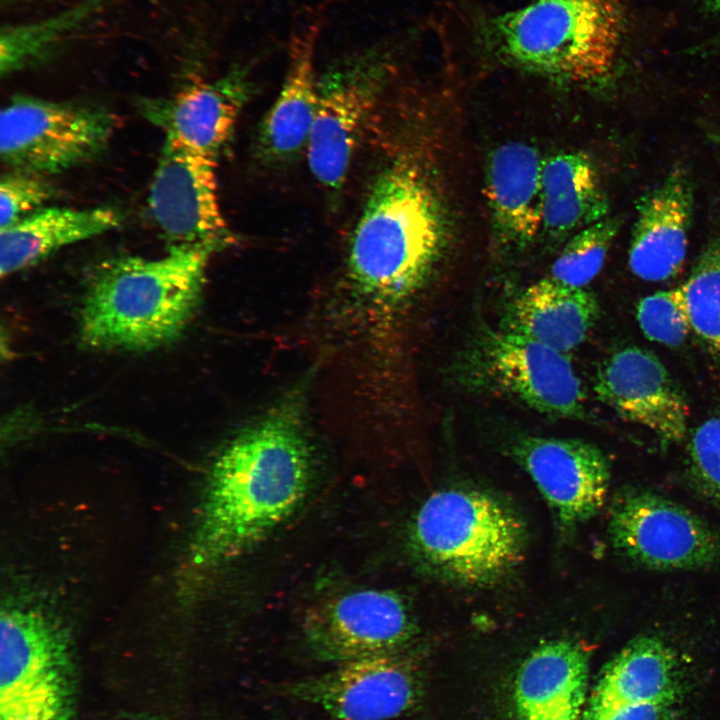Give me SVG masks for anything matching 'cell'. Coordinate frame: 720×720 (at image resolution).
<instances>
[{
  "mask_svg": "<svg viewBox=\"0 0 720 720\" xmlns=\"http://www.w3.org/2000/svg\"><path fill=\"white\" fill-rule=\"evenodd\" d=\"M55 192L46 175L10 168L0 179V229L44 208Z\"/></svg>",
  "mask_w": 720,
  "mask_h": 720,
  "instance_id": "f1b7e54d",
  "label": "cell"
},
{
  "mask_svg": "<svg viewBox=\"0 0 720 720\" xmlns=\"http://www.w3.org/2000/svg\"><path fill=\"white\" fill-rule=\"evenodd\" d=\"M636 318L649 340L671 347L680 346L691 330L678 287L642 298L636 307Z\"/></svg>",
  "mask_w": 720,
  "mask_h": 720,
  "instance_id": "83f0119b",
  "label": "cell"
},
{
  "mask_svg": "<svg viewBox=\"0 0 720 720\" xmlns=\"http://www.w3.org/2000/svg\"><path fill=\"white\" fill-rule=\"evenodd\" d=\"M122 218L119 210L107 206L44 207L0 229V275L10 276L63 247L114 230Z\"/></svg>",
  "mask_w": 720,
  "mask_h": 720,
  "instance_id": "7402d4cb",
  "label": "cell"
},
{
  "mask_svg": "<svg viewBox=\"0 0 720 720\" xmlns=\"http://www.w3.org/2000/svg\"><path fill=\"white\" fill-rule=\"evenodd\" d=\"M69 634L46 608L8 603L0 618V720H69L75 700Z\"/></svg>",
  "mask_w": 720,
  "mask_h": 720,
  "instance_id": "52a82bcc",
  "label": "cell"
},
{
  "mask_svg": "<svg viewBox=\"0 0 720 720\" xmlns=\"http://www.w3.org/2000/svg\"><path fill=\"white\" fill-rule=\"evenodd\" d=\"M679 689L674 652L659 638L646 635L629 642L609 661L589 700L673 705Z\"/></svg>",
  "mask_w": 720,
  "mask_h": 720,
  "instance_id": "cb8c5ba5",
  "label": "cell"
},
{
  "mask_svg": "<svg viewBox=\"0 0 720 720\" xmlns=\"http://www.w3.org/2000/svg\"><path fill=\"white\" fill-rule=\"evenodd\" d=\"M374 95V80L358 68L333 73L318 85L306 151L313 176L326 188L342 186Z\"/></svg>",
  "mask_w": 720,
  "mask_h": 720,
  "instance_id": "e0dca14e",
  "label": "cell"
},
{
  "mask_svg": "<svg viewBox=\"0 0 720 720\" xmlns=\"http://www.w3.org/2000/svg\"><path fill=\"white\" fill-rule=\"evenodd\" d=\"M583 720H672V705L589 700Z\"/></svg>",
  "mask_w": 720,
  "mask_h": 720,
  "instance_id": "4dcf8cb0",
  "label": "cell"
},
{
  "mask_svg": "<svg viewBox=\"0 0 720 720\" xmlns=\"http://www.w3.org/2000/svg\"><path fill=\"white\" fill-rule=\"evenodd\" d=\"M218 249L170 246L158 258L122 255L100 263L80 307L81 343L96 350L150 351L182 336L202 298Z\"/></svg>",
  "mask_w": 720,
  "mask_h": 720,
  "instance_id": "7a4b0ae2",
  "label": "cell"
},
{
  "mask_svg": "<svg viewBox=\"0 0 720 720\" xmlns=\"http://www.w3.org/2000/svg\"><path fill=\"white\" fill-rule=\"evenodd\" d=\"M113 0H81L47 18L3 26L0 72L9 76L47 58L74 32Z\"/></svg>",
  "mask_w": 720,
  "mask_h": 720,
  "instance_id": "d4e9b609",
  "label": "cell"
},
{
  "mask_svg": "<svg viewBox=\"0 0 720 720\" xmlns=\"http://www.w3.org/2000/svg\"><path fill=\"white\" fill-rule=\"evenodd\" d=\"M451 371L468 391L513 400L550 418L584 416L586 396L569 354L504 326L481 328Z\"/></svg>",
  "mask_w": 720,
  "mask_h": 720,
  "instance_id": "8992f818",
  "label": "cell"
},
{
  "mask_svg": "<svg viewBox=\"0 0 720 720\" xmlns=\"http://www.w3.org/2000/svg\"><path fill=\"white\" fill-rule=\"evenodd\" d=\"M688 451L697 483L720 503V416L705 420L693 430Z\"/></svg>",
  "mask_w": 720,
  "mask_h": 720,
  "instance_id": "f546056e",
  "label": "cell"
},
{
  "mask_svg": "<svg viewBox=\"0 0 720 720\" xmlns=\"http://www.w3.org/2000/svg\"><path fill=\"white\" fill-rule=\"evenodd\" d=\"M305 424L304 400L292 392L218 452L188 552L195 575L254 548L302 503L313 476Z\"/></svg>",
  "mask_w": 720,
  "mask_h": 720,
  "instance_id": "6da1fadb",
  "label": "cell"
},
{
  "mask_svg": "<svg viewBox=\"0 0 720 720\" xmlns=\"http://www.w3.org/2000/svg\"><path fill=\"white\" fill-rule=\"evenodd\" d=\"M321 25L313 11L293 24L286 78L261 127L262 145L273 157L287 158L306 147L318 101L314 52Z\"/></svg>",
  "mask_w": 720,
  "mask_h": 720,
  "instance_id": "ffe728a7",
  "label": "cell"
},
{
  "mask_svg": "<svg viewBox=\"0 0 720 720\" xmlns=\"http://www.w3.org/2000/svg\"><path fill=\"white\" fill-rule=\"evenodd\" d=\"M291 691L338 720H388L411 708L418 684L410 666L391 653L339 663Z\"/></svg>",
  "mask_w": 720,
  "mask_h": 720,
  "instance_id": "5bb4252c",
  "label": "cell"
},
{
  "mask_svg": "<svg viewBox=\"0 0 720 720\" xmlns=\"http://www.w3.org/2000/svg\"><path fill=\"white\" fill-rule=\"evenodd\" d=\"M444 240L442 209L427 179L414 164H393L377 178L354 230L352 286L377 306H399L424 287Z\"/></svg>",
  "mask_w": 720,
  "mask_h": 720,
  "instance_id": "3957f363",
  "label": "cell"
},
{
  "mask_svg": "<svg viewBox=\"0 0 720 720\" xmlns=\"http://www.w3.org/2000/svg\"><path fill=\"white\" fill-rule=\"evenodd\" d=\"M482 40L508 62L573 82L604 77L626 32L621 0H533L488 18Z\"/></svg>",
  "mask_w": 720,
  "mask_h": 720,
  "instance_id": "277c9868",
  "label": "cell"
},
{
  "mask_svg": "<svg viewBox=\"0 0 720 720\" xmlns=\"http://www.w3.org/2000/svg\"><path fill=\"white\" fill-rule=\"evenodd\" d=\"M588 655L572 640L549 641L519 668L514 684L517 720H578L588 683Z\"/></svg>",
  "mask_w": 720,
  "mask_h": 720,
  "instance_id": "d6986e66",
  "label": "cell"
},
{
  "mask_svg": "<svg viewBox=\"0 0 720 720\" xmlns=\"http://www.w3.org/2000/svg\"><path fill=\"white\" fill-rule=\"evenodd\" d=\"M542 190V231L551 237L578 232L609 214L599 173L585 153H559L544 160Z\"/></svg>",
  "mask_w": 720,
  "mask_h": 720,
  "instance_id": "603a6c76",
  "label": "cell"
},
{
  "mask_svg": "<svg viewBox=\"0 0 720 720\" xmlns=\"http://www.w3.org/2000/svg\"><path fill=\"white\" fill-rule=\"evenodd\" d=\"M628 266L649 282L676 276L685 260L694 212V186L689 171L676 165L635 203Z\"/></svg>",
  "mask_w": 720,
  "mask_h": 720,
  "instance_id": "9a60e30c",
  "label": "cell"
},
{
  "mask_svg": "<svg viewBox=\"0 0 720 720\" xmlns=\"http://www.w3.org/2000/svg\"><path fill=\"white\" fill-rule=\"evenodd\" d=\"M304 635L322 660L342 663L395 653L415 632L402 597L384 589H358L312 606Z\"/></svg>",
  "mask_w": 720,
  "mask_h": 720,
  "instance_id": "8fae6325",
  "label": "cell"
},
{
  "mask_svg": "<svg viewBox=\"0 0 720 720\" xmlns=\"http://www.w3.org/2000/svg\"><path fill=\"white\" fill-rule=\"evenodd\" d=\"M599 315V302L591 291L547 276L510 302L502 326L569 354L585 341Z\"/></svg>",
  "mask_w": 720,
  "mask_h": 720,
  "instance_id": "44dd1931",
  "label": "cell"
},
{
  "mask_svg": "<svg viewBox=\"0 0 720 720\" xmlns=\"http://www.w3.org/2000/svg\"><path fill=\"white\" fill-rule=\"evenodd\" d=\"M594 391L622 419L644 426L664 443L682 441L689 407L667 368L650 351L628 346L599 366Z\"/></svg>",
  "mask_w": 720,
  "mask_h": 720,
  "instance_id": "4fadbf2b",
  "label": "cell"
},
{
  "mask_svg": "<svg viewBox=\"0 0 720 720\" xmlns=\"http://www.w3.org/2000/svg\"><path fill=\"white\" fill-rule=\"evenodd\" d=\"M609 534L615 550L657 570L699 569L720 562V534L677 503L627 489L612 502Z\"/></svg>",
  "mask_w": 720,
  "mask_h": 720,
  "instance_id": "9c48e42d",
  "label": "cell"
},
{
  "mask_svg": "<svg viewBox=\"0 0 720 720\" xmlns=\"http://www.w3.org/2000/svg\"><path fill=\"white\" fill-rule=\"evenodd\" d=\"M678 288L691 330L720 361V218L690 275Z\"/></svg>",
  "mask_w": 720,
  "mask_h": 720,
  "instance_id": "484cf974",
  "label": "cell"
},
{
  "mask_svg": "<svg viewBox=\"0 0 720 720\" xmlns=\"http://www.w3.org/2000/svg\"><path fill=\"white\" fill-rule=\"evenodd\" d=\"M706 7L720 14V0H698Z\"/></svg>",
  "mask_w": 720,
  "mask_h": 720,
  "instance_id": "1f68e13d",
  "label": "cell"
},
{
  "mask_svg": "<svg viewBox=\"0 0 720 720\" xmlns=\"http://www.w3.org/2000/svg\"><path fill=\"white\" fill-rule=\"evenodd\" d=\"M509 448L563 527L572 528L589 520L604 505L610 464L593 443L524 434L517 436Z\"/></svg>",
  "mask_w": 720,
  "mask_h": 720,
  "instance_id": "7c38bea8",
  "label": "cell"
},
{
  "mask_svg": "<svg viewBox=\"0 0 720 720\" xmlns=\"http://www.w3.org/2000/svg\"><path fill=\"white\" fill-rule=\"evenodd\" d=\"M117 126L103 108L15 95L0 113V156L9 168L43 175L88 163Z\"/></svg>",
  "mask_w": 720,
  "mask_h": 720,
  "instance_id": "ba28073f",
  "label": "cell"
},
{
  "mask_svg": "<svg viewBox=\"0 0 720 720\" xmlns=\"http://www.w3.org/2000/svg\"><path fill=\"white\" fill-rule=\"evenodd\" d=\"M410 551L429 572L446 580L482 586L498 581L518 565L525 528L501 501L474 490L432 494L414 516Z\"/></svg>",
  "mask_w": 720,
  "mask_h": 720,
  "instance_id": "5b68a950",
  "label": "cell"
},
{
  "mask_svg": "<svg viewBox=\"0 0 720 720\" xmlns=\"http://www.w3.org/2000/svg\"><path fill=\"white\" fill-rule=\"evenodd\" d=\"M148 210L170 246L234 241L220 210L216 159L165 138L149 188Z\"/></svg>",
  "mask_w": 720,
  "mask_h": 720,
  "instance_id": "30bf717a",
  "label": "cell"
},
{
  "mask_svg": "<svg viewBox=\"0 0 720 720\" xmlns=\"http://www.w3.org/2000/svg\"><path fill=\"white\" fill-rule=\"evenodd\" d=\"M543 162L537 150L522 142L499 146L490 155L485 194L499 240L512 248L529 246L542 230Z\"/></svg>",
  "mask_w": 720,
  "mask_h": 720,
  "instance_id": "ac0fdd59",
  "label": "cell"
},
{
  "mask_svg": "<svg viewBox=\"0 0 720 720\" xmlns=\"http://www.w3.org/2000/svg\"><path fill=\"white\" fill-rule=\"evenodd\" d=\"M622 220L607 216L576 232L554 261L550 277L572 287L586 286L600 273Z\"/></svg>",
  "mask_w": 720,
  "mask_h": 720,
  "instance_id": "4316f807",
  "label": "cell"
},
{
  "mask_svg": "<svg viewBox=\"0 0 720 720\" xmlns=\"http://www.w3.org/2000/svg\"><path fill=\"white\" fill-rule=\"evenodd\" d=\"M246 97L239 71L211 81L193 80L168 98L143 100L141 112L166 138L216 159L230 138Z\"/></svg>",
  "mask_w": 720,
  "mask_h": 720,
  "instance_id": "2e32d148",
  "label": "cell"
}]
</instances>
